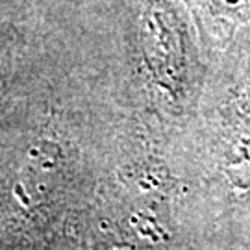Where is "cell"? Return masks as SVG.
I'll use <instances>...</instances> for the list:
<instances>
[{"mask_svg": "<svg viewBox=\"0 0 250 250\" xmlns=\"http://www.w3.org/2000/svg\"><path fill=\"white\" fill-rule=\"evenodd\" d=\"M145 58L161 87L184 97L188 93V37L169 0H152L145 15Z\"/></svg>", "mask_w": 250, "mask_h": 250, "instance_id": "cell-1", "label": "cell"}, {"mask_svg": "<svg viewBox=\"0 0 250 250\" xmlns=\"http://www.w3.org/2000/svg\"><path fill=\"white\" fill-rule=\"evenodd\" d=\"M223 163L233 186L250 188V119H243L228 130Z\"/></svg>", "mask_w": 250, "mask_h": 250, "instance_id": "cell-2", "label": "cell"}, {"mask_svg": "<svg viewBox=\"0 0 250 250\" xmlns=\"http://www.w3.org/2000/svg\"><path fill=\"white\" fill-rule=\"evenodd\" d=\"M215 17L224 21H245L250 17V0H202Z\"/></svg>", "mask_w": 250, "mask_h": 250, "instance_id": "cell-3", "label": "cell"}]
</instances>
